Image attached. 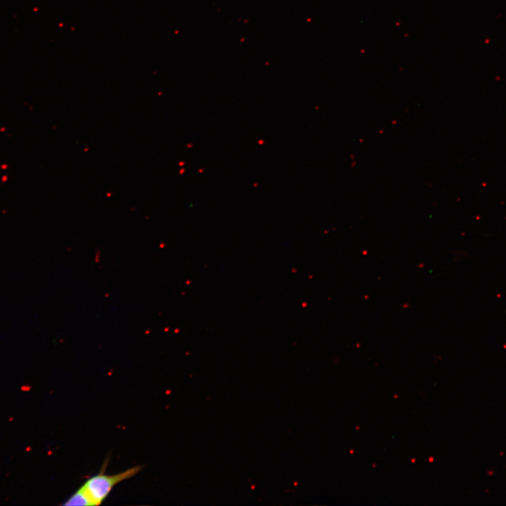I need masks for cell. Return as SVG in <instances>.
Listing matches in <instances>:
<instances>
[{"mask_svg": "<svg viewBox=\"0 0 506 506\" xmlns=\"http://www.w3.org/2000/svg\"><path fill=\"white\" fill-rule=\"evenodd\" d=\"M67 506H87L93 505L90 497L81 486L76 492H74L67 500L63 503Z\"/></svg>", "mask_w": 506, "mask_h": 506, "instance_id": "2", "label": "cell"}, {"mask_svg": "<svg viewBox=\"0 0 506 506\" xmlns=\"http://www.w3.org/2000/svg\"><path fill=\"white\" fill-rule=\"evenodd\" d=\"M141 468V466H135L115 474H105L103 472H100L89 478L82 486L90 497L93 505H99L106 499L115 485L133 477Z\"/></svg>", "mask_w": 506, "mask_h": 506, "instance_id": "1", "label": "cell"}]
</instances>
